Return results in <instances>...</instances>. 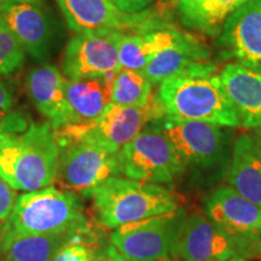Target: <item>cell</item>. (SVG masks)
Listing matches in <instances>:
<instances>
[{
  "instance_id": "6da1fadb",
  "label": "cell",
  "mask_w": 261,
  "mask_h": 261,
  "mask_svg": "<svg viewBox=\"0 0 261 261\" xmlns=\"http://www.w3.org/2000/svg\"><path fill=\"white\" fill-rule=\"evenodd\" d=\"M89 231L80 198L73 192L47 187L19 195L4 223L0 248L18 237L56 236Z\"/></svg>"
},
{
  "instance_id": "7a4b0ae2",
  "label": "cell",
  "mask_w": 261,
  "mask_h": 261,
  "mask_svg": "<svg viewBox=\"0 0 261 261\" xmlns=\"http://www.w3.org/2000/svg\"><path fill=\"white\" fill-rule=\"evenodd\" d=\"M87 197L92 198L97 223L110 230L181 210L179 197L173 191L129 178H108L91 190Z\"/></svg>"
},
{
  "instance_id": "3957f363",
  "label": "cell",
  "mask_w": 261,
  "mask_h": 261,
  "mask_svg": "<svg viewBox=\"0 0 261 261\" xmlns=\"http://www.w3.org/2000/svg\"><path fill=\"white\" fill-rule=\"evenodd\" d=\"M61 146L48 123H33L0 146V177L17 191H35L56 180Z\"/></svg>"
},
{
  "instance_id": "277c9868",
  "label": "cell",
  "mask_w": 261,
  "mask_h": 261,
  "mask_svg": "<svg viewBox=\"0 0 261 261\" xmlns=\"http://www.w3.org/2000/svg\"><path fill=\"white\" fill-rule=\"evenodd\" d=\"M159 85L158 98L166 116L223 127L240 126L219 75L177 76Z\"/></svg>"
},
{
  "instance_id": "5b68a950",
  "label": "cell",
  "mask_w": 261,
  "mask_h": 261,
  "mask_svg": "<svg viewBox=\"0 0 261 261\" xmlns=\"http://www.w3.org/2000/svg\"><path fill=\"white\" fill-rule=\"evenodd\" d=\"M166 116L159 98L152 96L145 107H122L110 103L92 121L74 123L60 130V145L67 143H89L110 152H119L146 125Z\"/></svg>"
},
{
  "instance_id": "8992f818",
  "label": "cell",
  "mask_w": 261,
  "mask_h": 261,
  "mask_svg": "<svg viewBox=\"0 0 261 261\" xmlns=\"http://www.w3.org/2000/svg\"><path fill=\"white\" fill-rule=\"evenodd\" d=\"M120 174L151 184L172 182L184 172L182 165L158 121L146 125L117 152Z\"/></svg>"
},
{
  "instance_id": "52a82bcc",
  "label": "cell",
  "mask_w": 261,
  "mask_h": 261,
  "mask_svg": "<svg viewBox=\"0 0 261 261\" xmlns=\"http://www.w3.org/2000/svg\"><path fill=\"white\" fill-rule=\"evenodd\" d=\"M185 214L182 210L133 221L113 230L110 242L128 261L171 257Z\"/></svg>"
},
{
  "instance_id": "ba28073f",
  "label": "cell",
  "mask_w": 261,
  "mask_h": 261,
  "mask_svg": "<svg viewBox=\"0 0 261 261\" xmlns=\"http://www.w3.org/2000/svg\"><path fill=\"white\" fill-rule=\"evenodd\" d=\"M261 255V243L237 240L201 214L185 218L171 257L177 261H215Z\"/></svg>"
},
{
  "instance_id": "9c48e42d",
  "label": "cell",
  "mask_w": 261,
  "mask_h": 261,
  "mask_svg": "<svg viewBox=\"0 0 261 261\" xmlns=\"http://www.w3.org/2000/svg\"><path fill=\"white\" fill-rule=\"evenodd\" d=\"M119 31L76 33L63 54L62 74L68 80L104 77L121 69L119 60Z\"/></svg>"
},
{
  "instance_id": "30bf717a",
  "label": "cell",
  "mask_w": 261,
  "mask_h": 261,
  "mask_svg": "<svg viewBox=\"0 0 261 261\" xmlns=\"http://www.w3.org/2000/svg\"><path fill=\"white\" fill-rule=\"evenodd\" d=\"M60 146L56 180L62 190L87 196L108 178L120 175L117 152L89 143H67Z\"/></svg>"
},
{
  "instance_id": "8fae6325",
  "label": "cell",
  "mask_w": 261,
  "mask_h": 261,
  "mask_svg": "<svg viewBox=\"0 0 261 261\" xmlns=\"http://www.w3.org/2000/svg\"><path fill=\"white\" fill-rule=\"evenodd\" d=\"M158 123L185 167L212 168L223 159L226 142L221 126L169 116H163Z\"/></svg>"
},
{
  "instance_id": "7c38bea8",
  "label": "cell",
  "mask_w": 261,
  "mask_h": 261,
  "mask_svg": "<svg viewBox=\"0 0 261 261\" xmlns=\"http://www.w3.org/2000/svg\"><path fill=\"white\" fill-rule=\"evenodd\" d=\"M217 45L225 60L261 73V0H249L228 16Z\"/></svg>"
},
{
  "instance_id": "4fadbf2b",
  "label": "cell",
  "mask_w": 261,
  "mask_h": 261,
  "mask_svg": "<svg viewBox=\"0 0 261 261\" xmlns=\"http://www.w3.org/2000/svg\"><path fill=\"white\" fill-rule=\"evenodd\" d=\"M0 18L25 54L38 61H44L50 55L55 28L44 2L3 3L0 4Z\"/></svg>"
},
{
  "instance_id": "5bb4252c",
  "label": "cell",
  "mask_w": 261,
  "mask_h": 261,
  "mask_svg": "<svg viewBox=\"0 0 261 261\" xmlns=\"http://www.w3.org/2000/svg\"><path fill=\"white\" fill-rule=\"evenodd\" d=\"M208 219L237 240L261 243V208L230 187L214 190L205 203Z\"/></svg>"
},
{
  "instance_id": "9a60e30c",
  "label": "cell",
  "mask_w": 261,
  "mask_h": 261,
  "mask_svg": "<svg viewBox=\"0 0 261 261\" xmlns=\"http://www.w3.org/2000/svg\"><path fill=\"white\" fill-rule=\"evenodd\" d=\"M211 56V48L188 33L177 44L159 52L142 71L152 85L171 77L215 74L217 65Z\"/></svg>"
},
{
  "instance_id": "2e32d148",
  "label": "cell",
  "mask_w": 261,
  "mask_h": 261,
  "mask_svg": "<svg viewBox=\"0 0 261 261\" xmlns=\"http://www.w3.org/2000/svg\"><path fill=\"white\" fill-rule=\"evenodd\" d=\"M64 84L63 74L51 64L31 70L25 79V89L32 102L48 120L55 132L76 123L65 96Z\"/></svg>"
},
{
  "instance_id": "e0dca14e",
  "label": "cell",
  "mask_w": 261,
  "mask_h": 261,
  "mask_svg": "<svg viewBox=\"0 0 261 261\" xmlns=\"http://www.w3.org/2000/svg\"><path fill=\"white\" fill-rule=\"evenodd\" d=\"M71 31H119L144 22V12L128 15L120 11L110 0H56Z\"/></svg>"
},
{
  "instance_id": "ac0fdd59",
  "label": "cell",
  "mask_w": 261,
  "mask_h": 261,
  "mask_svg": "<svg viewBox=\"0 0 261 261\" xmlns=\"http://www.w3.org/2000/svg\"><path fill=\"white\" fill-rule=\"evenodd\" d=\"M219 76L240 126L261 129V73L232 62Z\"/></svg>"
},
{
  "instance_id": "d6986e66",
  "label": "cell",
  "mask_w": 261,
  "mask_h": 261,
  "mask_svg": "<svg viewBox=\"0 0 261 261\" xmlns=\"http://www.w3.org/2000/svg\"><path fill=\"white\" fill-rule=\"evenodd\" d=\"M227 184L261 208V144L254 137L242 135L237 138L227 173Z\"/></svg>"
},
{
  "instance_id": "ffe728a7",
  "label": "cell",
  "mask_w": 261,
  "mask_h": 261,
  "mask_svg": "<svg viewBox=\"0 0 261 261\" xmlns=\"http://www.w3.org/2000/svg\"><path fill=\"white\" fill-rule=\"evenodd\" d=\"M188 33L177 28H154L143 34L121 33L119 60L121 68L143 70L159 52L177 44Z\"/></svg>"
},
{
  "instance_id": "44dd1931",
  "label": "cell",
  "mask_w": 261,
  "mask_h": 261,
  "mask_svg": "<svg viewBox=\"0 0 261 261\" xmlns=\"http://www.w3.org/2000/svg\"><path fill=\"white\" fill-rule=\"evenodd\" d=\"M113 79L114 75L79 80L65 79V96L76 123L92 121L102 115L110 104Z\"/></svg>"
},
{
  "instance_id": "7402d4cb",
  "label": "cell",
  "mask_w": 261,
  "mask_h": 261,
  "mask_svg": "<svg viewBox=\"0 0 261 261\" xmlns=\"http://www.w3.org/2000/svg\"><path fill=\"white\" fill-rule=\"evenodd\" d=\"M234 10V0H177V14L182 25L212 38H218Z\"/></svg>"
},
{
  "instance_id": "603a6c76",
  "label": "cell",
  "mask_w": 261,
  "mask_h": 261,
  "mask_svg": "<svg viewBox=\"0 0 261 261\" xmlns=\"http://www.w3.org/2000/svg\"><path fill=\"white\" fill-rule=\"evenodd\" d=\"M74 234L18 237L0 248V261H51Z\"/></svg>"
},
{
  "instance_id": "cb8c5ba5",
  "label": "cell",
  "mask_w": 261,
  "mask_h": 261,
  "mask_svg": "<svg viewBox=\"0 0 261 261\" xmlns=\"http://www.w3.org/2000/svg\"><path fill=\"white\" fill-rule=\"evenodd\" d=\"M152 98V84L142 70L121 68L114 75L110 103L122 107H145Z\"/></svg>"
},
{
  "instance_id": "d4e9b609",
  "label": "cell",
  "mask_w": 261,
  "mask_h": 261,
  "mask_svg": "<svg viewBox=\"0 0 261 261\" xmlns=\"http://www.w3.org/2000/svg\"><path fill=\"white\" fill-rule=\"evenodd\" d=\"M24 60V48L0 18V76L11 75L21 69Z\"/></svg>"
},
{
  "instance_id": "484cf974",
  "label": "cell",
  "mask_w": 261,
  "mask_h": 261,
  "mask_svg": "<svg viewBox=\"0 0 261 261\" xmlns=\"http://www.w3.org/2000/svg\"><path fill=\"white\" fill-rule=\"evenodd\" d=\"M89 232L90 231L75 233L67 243L57 250L51 261H94L97 252H94L91 244L83 242V237H81V234Z\"/></svg>"
},
{
  "instance_id": "4316f807",
  "label": "cell",
  "mask_w": 261,
  "mask_h": 261,
  "mask_svg": "<svg viewBox=\"0 0 261 261\" xmlns=\"http://www.w3.org/2000/svg\"><path fill=\"white\" fill-rule=\"evenodd\" d=\"M17 190L0 177V223H5L17 201Z\"/></svg>"
},
{
  "instance_id": "83f0119b",
  "label": "cell",
  "mask_w": 261,
  "mask_h": 261,
  "mask_svg": "<svg viewBox=\"0 0 261 261\" xmlns=\"http://www.w3.org/2000/svg\"><path fill=\"white\" fill-rule=\"evenodd\" d=\"M14 106V94L9 86L3 81H0V128H3L2 123L9 121V115L11 114Z\"/></svg>"
},
{
  "instance_id": "f1b7e54d",
  "label": "cell",
  "mask_w": 261,
  "mask_h": 261,
  "mask_svg": "<svg viewBox=\"0 0 261 261\" xmlns=\"http://www.w3.org/2000/svg\"><path fill=\"white\" fill-rule=\"evenodd\" d=\"M110 2L116 6L120 11L128 15H136L144 11L154 0H110Z\"/></svg>"
},
{
  "instance_id": "f546056e",
  "label": "cell",
  "mask_w": 261,
  "mask_h": 261,
  "mask_svg": "<svg viewBox=\"0 0 261 261\" xmlns=\"http://www.w3.org/2000/svg\"><path fill=\"white\" fill-rule=\"evenodd\" d=\"M94 261H128L125 256L122 255L119 250L116 249L115 247L108 246L104 248L102 252L97 253L96 257H94Z\"/></svg>"
},
{
  "instance_id": "4dcf8cb0",
  "label": "cell",
  "mask_w": 261,
  "mask_h": 261,
  "mask_svg": "<svg viewBox=\"0 0 261 261\" xmlns=\"http://www.w3.org/2000/svg\"><path fill=\"white\" fill-rule=\"evenodd\" d=\"M11 138V136L8 135V133H4V132H0V146L3 144H5L8 140Z\"/></svg>"
},
{
  "instance_id": "1f68e13d",
  "label": "cell",
  "mask_w": 261,
  "mask_h": 261,
  "mask_svg": "<svg viewBox=\"0 0 261 261\" xmlns=\"http://www.w3.org/2000/svg\"><path fill=\"white\" fill-rule=\"evenodd\" d=\"M215 261H247L242 256H232L228 257V259H221V260H215Z\"/></svg>"
},
{
  "instance_id": "d6a6232c",
  "label": "cell",
  "mask_w": 261,
  "mask_h": 261,
  "mask_svg": "<svg viewBox=\"0 0 261 261\" xmlns=\"http://www.w3.org/2000/svg\"><path fill=\"white\" fill-rule=\"evenodd\" d=\"M12 2H44V0H0V4H3V3H12Z\"/></svg>"
},
{
  "instance_id": "836d02e7",
  "label": "cell",
  "mask_w": 261,
  "mask_h": 261,
  "mask_svg": "<svg viewBox=\"0 0 261 261\" xmlns=\"http://www.w3.org/2000/svg\"><path fill=\"white\" fill-rule=\"evenodd\" d=\"M248 2H249V0H234V3H236V9L240 8L241 5L246 4V3H248Z\"/></svg>"
},
{
  "instance_id": "e575fe53",
  "label": "cell",
  "mask_w": 261,
  "mask_h": 261,
  "mask_svg": "<svg viewBox=\"0 0 261 261\" xmlns=\"http://www.w3.org/2000/svg\"><path fill=\"white\" fill-rule=\"evenodd\" d=\"M3 234H4V223H0V244L3 241Z\"/></svg>"
},
{
  "instance_id": "d590c367",
  "label": "cell",
  "mask_w": 261,
  "mask_h": 261,
  "mask_svg": "<svg viewBox=\"0 0 261 261\" xmlns=\"http://www.w3.org/2000/svg\"><path fill=\"white\" fill-rule=\"evenodd\" d=\"M254 138H255V139L257 140V142H259L260 144H261V129L257 130V132H256V136L254 137Z\"/></svg>"
},
{
  "instance_id": "8d00e7d4",
  "label": "cell",
  "mask_w": 261,
  "mask_h": 261,
  "mask_svg": "<svg viewBox=\"0 0 261 261\" xmlns=\"http://www.w3.org/2000/svg\"><path fill=\"white\" fill-rule=\"evenodd\" d=\"M154 261H177V260L172 259V257H165V259H160V260H154Z\"/></svg>"
}]
</instances>
